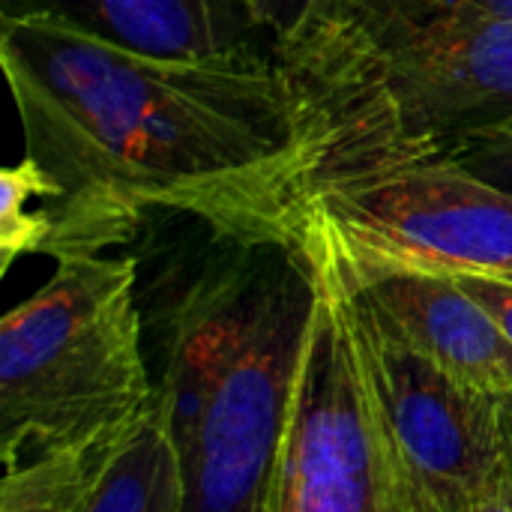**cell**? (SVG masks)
I'll use <instances>...</instances> for the list:
<instances>
[{
	"mask_svg": "<svg viewBox=\"0 0 512 512\" xmlns=\"http://www.w3.org/2000/svg\"><path fill=\"white\" fill-rule=\"evenodd\" d=\"M0 63L27 156L60 186L45 255L126 243L150 210L237 231H300L309 144L276 60H168L54 15L3 12Z\"/></svg>",
	"mask_w": 512,
	"mask_h": 512,
	"instance_id": "6da1fadb",
	"label": "cell"
},
{
	"mask_svg": "<svg viewBox=\"0 0 512 512\" xmlns=\"http://www.w3.org/2000/svg\"><path fill=\"white\" fill-rule=\"evenodd\" d=\"M273 60L300 102L306 186L441 156L512 114V24L396 27L342 6Z\"/></svg>",
	"mask_w": 512,
	"mask_h": 512,
	"instance_id": "7a4b0ae2",
	"label": "cell"
},
{
	"mask_svg": "<svg viewBox=\"0 0 512 512\" xmlns=\"http://www.w3.org/2000/svg\"><path fill=\"white\" fill-rule=\"evenodd\" d=\"M138 261L66 255L0 321L3 465L126 435L156 402Z\"/></svg>",
	"mask_w": 512,
	"mask_h": 512,
	"instance_id": "3957f363",
	"label": "cell"
},
{
	"mask_svg": "<svg viewBox=\"0 0 512 512\" xmlns=\"http://www.w3.org/2000/svg\"><path fill=\"white\" fill-rule=\"evenodd\" d=\"M300 228L312 255L342 270L512 276V192L444 156L315 180Z\"/></svg>",
	"mask_w": 512,
	"mask_h": 512,
	"instance_id": "277c9868",
	"label": "cell"
},
{
	"mask_svg": "<svg viewBox=\"0 0 512 512\" xmlns=\"http://www.w3.org/2000/svg\"><path fill=\"white\" fill-rule=\"evenodd\" d=\"M315 264L321 300L273 462L267 512H384L399 450L369 369L354 291L333 267Z\"/></svg>",
	"mask_w": 512,
	"mask_h": 512,
	"instance_id": "5b68a950",
	"label": "cell"
},
{
	"mask_svg": "<svg viewBox=\"0 0 512 512\" xmlns=\"http://www.w3.org/2000/svg\"><path fill=\"white\" fill-rule=\"evenodd\" d=\"M318 300L321 273L303 237L219 369L192 435L177 453L183 512H267L273 462Z\"/></svg>",
	"mask_w": 512,
	"mask_h": 512,
	"instance_id": "8992f818",
	"label": "cell"
},
{
	"mask_svg": "<svg viewBox=\"0 0 512 512\" xmlns=\"http://www.w3.org/2000/svg\"><path fill=\"white\" fill-rule=\"evenodd\" d=\"M354 300L390 435L426 507L471 512L512 453V402L465 390L408 351L357 291Z\"/></svg>",
	"mask_w": 512,
	"mask_h": 512,
	"instance_id": "52a82bcc",
	"label": "cell"
},
{
	"mask_svg": "<svg viewBox=\"0 0 512 512\" xmlns=\"http://www.w3.org/2000/svg\"><path fill=\"white\" fill-rule=\"evenodd\" d=\"M324 264L363 297L369 312L408 351L465 390L512 402V342L453 276L396 267L342 270L330 261Z\"/></svg>",
	"mask_w": 512,
	"mask_h": 512,
	"instance_id": "ba28073f",
	"label": "cell"
},
{
	"mask_svg": "<svg viewBox=\"0 0 512 512\" xmlns=\"http://www.w3.org/2000/svg\"><path fill=\"white\" fill-rule=\"evenodd\" d=\"M3 12L54 15L111 45L168 60L249 51L255 30L246 0H6Z\"/></svg>",
	"mask_w": 512,
	"mask_h": 512,
	"instance_id": "9c48e42d",
	"label": "cell"
},
{
	"mask_svg": "<svg viewBox=\"0 0 512 512\" xmlns=\"http://www.w3.org/2000/svg\"><path fill=\"white\" fill-rule=\"evenodd\" d=\"M84 512H183V468L159 402L117 444Z\"/></svg>",
	"mask_w": 512,
	"mask_h": 512,
	"instance_id": "30bf717a",
	"label": "cell"
},
{
	"mask_svg": "<svg viewBox=\"0 0 512 512\" xmlns=\"http://www.w3.org/2000/svg\"><path fill=\"white\" fill-rule=\"evenodd\" d=\"M126 435L54 450L3 471L0 512H84L108 459Z\"/></svg>",
	"mask_w": 512,
	"mask_h": 512,
	"instance_id": "8fae6325",
	"label": "cell"
},
{
	"mask_svg": "<svg viewBox=\"0 0 512 512\" xmlns=\"http://www.w3.org/2000/svg\"><path fill=\"white\" fill-rule=\"evenodd\" d=\"M60 186L42 165L24 156L18 165L0 174V255L3 270L18 255H45L51 240V213L45 201L57 195Z\"/></svg>",
	"mask_w": 512,
	"mask_h": 512,
	"instance_id": "7c38bea8",
	"label": "cell"
},
{
	"mask_svg": "<svg viewBox=\"0 0 512 512\" xmlns=\"http://www.w3.org/2000/svg\"><path fill=\"white\" fill-rule=\"evenodd\" d=\"M345 9L396 27L512 24V0H345Z\"/></svg>",
	"mask_w": 512,
	"mask_h": 512,
	"instance_id": "4fadbf2b",
	"label": "cell"
},
{
	"mask_svg": "<svg viewBox=\"0 0 512 512\" xmlns=\"http://www.w3.org/2000/svg\"><path fill=\"white\" fill-rule=\"evenodd\" d=\"M342 6L345 0H246L252 27L273 36L276 54L309 39Z\"/></svg>",
	"mask_w": 512,
	"mask_h": 512,
	"instance_id": "5bb4252c",
	"label": "cell"
},
{
	"mask_svg": "<svg viewBox=\"0 0 512 512\" xmlns=\"http://www.w3.org/2000/svg\"><path fill=\"white\" fill-rule=\"evenodd\" d=\"M441 156L477 174L480 180L512 192V114L492 126L468 132Z\"/></svg>",
	"mask_w": 512,
	"mask_h": 512,
	"instance_id": "9a60e30c",
	"label": "cell"
},
{
	"mask_svg": "<svg viewBox=\"0 0 512 512\" xmlns=\"http://www.w3.org/2000/svg\"><path fill=\"white\" fill-rule=\"evenodd\" d=\"M453 279L495 318L512 342V276L495 273H453Z\"/></svg>",
	"mask_w": 512,
	"mask_h": 512,
	"instance_id": "2e32d148",
	"label": "cell"
},
{
	"mask_svg": "<svg viewBox=\"0 0 512 512\" xmlns=\"http://www.w3.org/2000/svg\"><path fill=\"white\" fill-rule=\"evenodd\" d=\"M384 512H429L405 459L399 456V468H396V477H393V486H390V495H387V507Z\"/></svg>",
	"mask_w": 512,
	"mask_h": 512,
	"instance_id": "e0dca14e",
	"label": "cell"
},
{
	"mask_svg": "<svg viewBox=\"0 0 512 512\" xmlns=\"http://www.w3.org/2000/svg\"><path fill=\"white\" fill-rule=\"evenodd\" d=\"M471 512H512V453L501 465V471L489 480Z\"/></svg>",
	"mask_w": 512,
	"mask_h": 512,
	"instance_id": "ac0fdd59",
	"label": "cell"
}]
</instances>
